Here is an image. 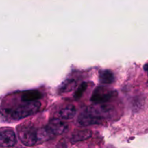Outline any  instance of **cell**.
Returning a JSON list of instances; mask_svg holds the SVG:
<instances>
[{"label": "cell", "instance_id": "12", "mask_svg": "<svg viewBox=\"0 0 148 148\" xmlns=\"http://www.w3.org/2000/svg\"><path fill=\"white\" fill-rule=\"evenodd\" d=\"M88 86V85L87 82H83V83L81 84L80 86H79V88L77 89V90L75 92V98H76V99H78V98H80V97L82 95V94H83V92L86 90Z\"/></svg>", "mask_w": 148, "mask_h": 148}, {"label": "cell", "instance_id": "5", "mask_svg": "<svg viewBox=\"0 0 148 148\" xmlns=\"http://www.w3.org/2000/svg\"><path fill=\"white\" fill-rule=\"evenodd\" d=\"M46 127L53 137L64 134L69 129V126L66 122L57 119L51 120Z\"/></svg>", "mask_w": 148, "mask_h": 148}, {"label": "cell", "instance_id": "3", "mask_svg": "<svg viewBox=\"0 0 148 148\" xmlns=\"http://www.w3.org/2000/svg\"><path fill=\"white\" fill-rule=\"evenodd\" d=\"M102 111L95 108H88L84 110L78 117V123L82 126H89L99 124L102 119Z\"/></svg>", "mask_w": 148, "mask_h": 148}, {"label": "cell", "instance_id": "8", "mask_svg": "<svg viewBox=\"0 0 148 148\" xmlns=\"http://www.w3.org/2000/svg\"><path fill=\"white\" fill-rule=\"evenodd\" d=\"M76 114V108L73 105H68L62 108L58 113L59 118L62 119L70 120Z\"/></svg>", "mask_w": 148, "mask_h": 148}, {"label": "cell", "instance_id": "9", "mask_svg": "<svg viewBox=\"0 0 148 148\" xmlns=\"http://www.w3.org/2000/svg\"><path fill=\"white\" fill-rule=\"evenodd\" d=\"M92 136V132L89 130H82V131H78L74 133L71 138V141L72 143H77V142L82 141V140H88V138Z\"/></svg>", "mask_w": 148, "mask_h": 148}, {"label": "cell", "instance_id": "6", "mask_svg": "<svg viewBox=\"0 0 148 148\" xmlns=\"http://www.w3.org/2000/svg\"><path fill=\"white\" fill-rule=\"evenodd\" d=\"M16 134L12 130H0V146L4 147H13L16 144Z\"/></svg>", "mask_w": 148, "mask_h": 148}, {"label": "cell", "instance_id": "7", "mask_svg": "<svg viewBox=\"0 0 148 148\" xmlns=\"http://www.w3.org/2000/svg\"><path fill=\"white\" fill-rule=\"evenodd\" d=\"M41 98H43V94L40 91L37 90H30L23 92L21 99L23 102H33L38 101Z\"/></svg>", "mask_w": 148, "mask_h": 148}, {"label": "cell", "instance_id": "2", "mask_svg": "<svg viewBox=\"0 0 148 148\" xmlns=\"http://www.w3.org/2000/svg\"><path fill=\"white\" fill-rule=\"evenodd\" d=\"M19 138L24 145L31 147L38 143V130L32 125L23 124L17 129Z\"/></svg>", "mask_w": 148, "mask_h": 148}, {"label": "cell", "instance_id": "4", "mask_svg": "<svg viewBox=\"0 0 148 148\" xmlns=\"http://www.w3.org/2000/svg\"><path fill=\"white\" fill-rule=\"evenodd\" d=\"M116 95V92L105 87H98L94 90L91 97V101L95 103L108 102Z\"/></svg>", "mask_w": 148, "mask_h": 148}, {"label": "cell", "instance_id": "10", "mask_svg": "<svg viewBox=\"0 0 148 148\" xmlns=\"http://www.w3.org/2000/svg\"><path fill=\"white\" fill-rule=\"evenodd\" d=\"M100 82L104 85H108L114 81V75L111 70H103L100 73Z\"/></svg>", "mask_w": 148, "mask_h": 148}, {"label": "cell", "instance_id": "1", "mask_svg": "<svg viewBox=\"0 0 148 148\" xmlns=\"http://www.w3.org/2000/svg\"><path fill=\"white\" fill-rule=\"evenodd\" d=\"M40 108V103L38 101L33 102H23V103L7 109V112L12 119L20 120L33 115L39 111Z\"/></svg>", "mask_w": 148, "mask_h": 148}, {"label": "cell", "instance_id": "13", "mask_svg": "<svg viewBox=\"0 0 148 148\" xmlns=\"http://www.w3.org/2000/svg\"><path fill=\"white\" fill-rule=\"evenodd\" d=\"M145 70L148 72V64L145 65Z\"/></svg>", "mask_w": 148, "mask_h": 148}, {"label": "cell", "instance_id": "11", "mask_svg": "<svg viewBox=\"0 0 148 148\" xmlns=\"http://www.w3.org/2000/svg\"><path fill=\"white\" fill-rule=\"evenodd\" d=\"M76 82L74 79H67L62 84L60 90L62 92H69L76 87Z\"/></svg>", "mask_w": 148, "mask_h": 148}]
</instances>
